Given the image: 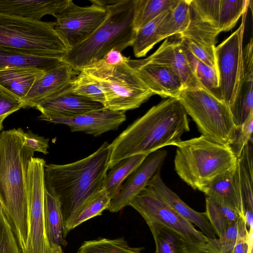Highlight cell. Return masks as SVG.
I'll return each instance as SVG.
<instances>
[{"instance_id": "52a82bcc", "label": "cell", "mask_w": 253, "mask_h": 253, "mask_svg": "<svg viewBox=\"0 0 253 253\" xmlns=\"http://www.w3.org/2000/svg\"><path fill=\"white\" fill-rule=\"evenodd\" d=\"M0 46L31 55L62 58L69 50L53 22L33 21L0 13Z\"/></svg>"}, {"instance_id": "cb8c5ba5", "label": "cell", "mask_w": 253, "mask_h": 253, "mask_svg": "<svg viewBox=\"0 0 253 253\" xmlns=\"http://www.w3.org/2000/svg\"><path fill=\"white\" fill-rule=\"evenodd\" d=\"M146 223L155 241V253H211L207 248L189 242L165 226L155 222Z\"/></svg>"}, {"instance_id": "d6986e66", "label": "cell", "mask_w": 253, "mask_h": 253, "mask_svg": "<svg viewBox=\"0 0 253 253\" xmlns=\"http://www.w3.org/2000/svg\"><path fill=\"white\" fill-rule=\"evenodd\" d=\"M79 73L63 61L36 81L23 99L26 107H35L42 101L65 90Z\"/></svg>"}, {"instance_id": "f1b7e54d", "label": "cell", "mask_w": 253, "mask_h": 253, "mask_svg": "<svg viewBox=\"0 0 253 253\" xmlns=\"http://www.w3.org/2000/svg\"><path fill=\"white\" fill-rule=\"evenodd\" d=\"M189 21L188 0H176L168 9L159 26V36L161 41L184 32L188 27Z\"/></svg>"}, {"instance_id": "7c38bea8", "label": "cell", "mask_w": 253, "mask_h": 253, "mask_svg": "<svg viewBox=\"0 0 253 253\" xmlns=\"http://www.w3.org/2000/svg\"><path fill=\"white\" fill-rule=\"evenodd\" d=\"M247 11L239 28L214 49L218 85L222 101L228 107L233 103L243 77V41Z\"/></svg>"}, {"instance_id": "bcb514c9", "label": "cell", "mask_w": 253, "mask_h": 253, "mask_svg": "<svg viewBox=\"0 0 253 253\" xmlns=\"http://www.w3.org/2000/svg\"><path fill=\"white\" fill-rule=\"evenodd\" d=\"M49 253H63L62 247L58 246H51Z\"/></svg>"}, {"instance_id": "e575fe53", "label": "cell", "mask_w": 253, "mask_h": 253, "mask_svg": "<svg viewBox=\"0 0 253 253\" xmlns=\"http://www.w3.org/2000/svg\"><path fill=\"white\" fill-rule=\"evenodd\" d=\"M167 10L161 13L136 32L132 45L136 57L145 56L156 44L161 41L159 36V26Z\"/></svg>"}, {"instance_id": "9a60e30c", "label": "cell", "mask_w": 253, "mask_h": 253, "mask_svg": "<svg viewBox=\"0 0 253 253\" xmlns=\"http://www.w3.org/2000/svg\"><path fill=\"white\" fill-rule=\"evenodd\" d=\"M127 62L154 94L177 98L184 89L179 77L167 66L151 62L147 58L131 59L128 57Z\"/></svg>"}, {"instance_id": "f6af8a7d", "label": "cell", "mask_w": 253, "mask_h": 253, "mask_svg": "<svg viewBox=\"0 0 253 253\" xmlns=\"http://www.w3.org/2000/svg\"><path fill=\"white\" fill-rule=\"evenodd\" d=\"M126 58L121 52L113 49L108 52L102 59L108 64L116 65L123 62Z\"/></svg>"}, {"instance_id": "74e56055", "label": "cell", "mask_w": 253, "mask_h": 253, "mask_svg": "<svg viewBox=\"0 0 253 253\" xmlns=\"http://www.w3.org/2000/svg\"><path fill=\"white\" fill-rule=\"evenodd\" d=\"M250 0H220L218 29L220 32L231 30L240 17L247 11Z\"/></svg>"}, {"instance_id": "3957f363", "label": "cell", "mask_w": 253, "mask_h": 253, "mask_svg": "<svg viewBox=\"0 0 253 253\" xmlns=\"http://www.w3.org/2000/svg\"><path fill=\"white\" fill-rule=\"evenodd\" d=\"M19 128L0 133V203L9 216L21 252L29 227L27 173L34 151L25 143Z\"/></svg>"}, {"instance_id": "4dcf8cb0", "label": "cell", "mask_w": 253, "mask_h": 253, "mask_svg": "<svg viewBox=\"0 0 253 253\" xmlns=\"http://www.w3.org/2000/svg\"><path fill=\"white\" fill-rule=\"evenodd\" d=\"M110 198L104 189H101L90 196L78 211L65 224V234L86 220L101 215L107 210Z\"/></svg>"}, {"instance_id": "d590c367", "label": "cell", "mask_w": 253, "mask_h": 253, "mask_svg": "<svg viewBox=\"0 0 253 253\" xmlns=\"http://www.w3.org/2000/svg\"><path fill=\"white\" fill-rule=\"evenodd\" d=\"M142 249L130 247L123 238H100L84 242L77 253H141Z\"/></svg>"}, {"instance_id": "60d3db41", "label": "cell", "mask_w": 253, "mask_h": 253, "mask_svg": "<svg viewBox=\"0 0 253 253\" xmlns=\"http://www.w3.org/2000/svg\"><path fill=\"white\" fill-rule=\"evenodd\" d=\"M25 107L23 99L0 86V121H3L12 113Z\"/></svg>"}, {"instance_id": "8fae6325", "label": "cell", "mask_w": 253, "mask_h": 253, "mask_svg": "<svg viewBox=\"0 0 253 253\" xmlns=\"http://www.w3.org/2000/svg\"><path fill=\"white\" fill-rule=\"evenodd\" d=\"M146 223L155 222L176 231L189 242L218 253L214 239L208 238L188 221L145 188L129 203ZM216 239V238H215Z\"/></svg>"}, {"instance_id": "30bf717a", "label": "cell", "mask_w": 253, "mask_h": 253, "mask_svg": "<svg viewBox=\"0 0 253 253\" xmlns=\"http://www.w3.org/2000/svg\"><path fill=\"white\" fill-rule=\"evenodd\" d=\"M45 165L43 159L34 157L29 164L27 173L29 227L22 253H49L50 250L44 217Z\"/></svg>"}, {"instance_id": "7dc6e473", "label": "cell", "mask_w": 253, "mask_h": 253, "mask_svg": "<svg viewBox=\"0 0 253 253\" xmlns=\"http://www.w3.org/2000/svg\"><path fill=\"white\" fill-rule=\"evenodd\" d=\"M2 123H3V121H0V131L3 127Z\"/></svg>"}, {"instance_id": "7402d4cb", "label": "cell", "mask_w": 253, "mask_h": 253, "mask_svg": "<svg viewBox=\"0 0 253 253\" xmlns=\"http://www.w3.org/2000/svg\"><path fill=\"white\" fill-rule=\"evenodd\" d=\"M201 191L207 197L230 207L244 217L237 162L233 169L217 177Z\"/></svg>"}, {"instance_id": "2e32d148", "label": "cell", "mask_w": 253, "mask_h": 253, "mask_svg": "<svg viewBox=\"0 0 253 253\" xmlns=\"http://www.w3.org/2000/svg\"><path fill=\"white\" fill-rule=\"evenodd\" d=\"M125 112L104 108L70 119L51 118L42 120L65 125L72 132H83L98 136L109 131L117 130L126 119Z\"/></svg>"}, {"instance_id": "277c9868", "label": "cell", "mask_w": 253, "mask_h": 253, "mask_svg": "<svg viewBox=\"0 0 253 253\" xmlns=\"http://www.w3.org/2000/svg\"><path fill=\"white\" fill-rule=\"evenodd\" d=\"M133 0L111 1L109 14L86 41L69 50L62 61L80 71L99 60L111 50L121 52L132 46L135 35L132 26Z\"/></svg>"}, {"instance_id": "f35d334b", "label": "cell", "mask_w": 253, "mask_h": 253, "mask_svg": "<svg viewBox=\"0 0 253 253\" xmlns=\"http://www.w3.org/2000/svg\"><path fill=\"white\" fill-rule=\"evenodd\" d=\"M0 253H22L11 220L0 203Z\"/></svg>"}, {"instance_id": "d6a6232c", "label": "cell", "mask_w": 253, "mask_h": 253, "mask_svg": "<svg viewBox=\"0 0 253 253\" xmlns=\"http://www.w3.org/2000/svg\"><path fill=\"white\" fill-rule=\"evenodd\" d=\"M206 214L215 233L219 237L234 222L242 217L235 211L206 197Z\"/></svg>"}, {"instance_id": "d4e9b609", "label": "cell", "mask_w": 253, "mask_h": 253, "mask_svg": "<svg viewBox=\"0 0 253 253\" xmlns=\"http://www.w3.org/2000/svg\"><path fill=\"white\" fill-rule=\"evenodd\" d=\"M46 72L34 67L0 68V86L24 99L37 80Z\"/></svg>"}, {"instance_id": "4fadbf2b", "label": "cell", "mask_w": 253, "mask_h": 253, "mask_svg": "<svg viewBox=\"0 0 253 253\" xmlns=\"http://www.w3.org/2000/svg\"><path fill=\"white\" fill-rule=\"evenodd\" d=\"M190 21L177 37L191 42L214 54L218 29L220 0H188Z\"/></svg>"}, {"instance_id": "83f0119b", "label": "cell", "mask_w": 253, "mask_h": 253, "mask_svg": "<svg viewBox=\"0 0 253 253\" xmlns=\"http://www.w3.org/2000/svg\"><path fill=\"white\" fill-rule=\"evenodd\" d=\"M62 62V59L60 58L31 55L16 49L0 46V68L34 67L47 72Z\"/></svg>"}, {"instance_id": "4316f807", "label": "cell", "mask_w": 253, "mask_h": 253, "mask_svg": "<svg viewBox=\"0 0 253 253\" xmlns=\"http://www.w3.org/2000/svg\"><path fill=\"white\" fill-rule=\"evenodd\" d=\"M44 217L46 236L50 247L58 246L62 247L66 246V235L60 202L46 189L44 194Z\"/></svg>"}, {"instance_id": "5b68a950", "label": "cell", "mask_w": 253, "mask_h": 253, "mask_svg": "<svg viewBox=\"0 0 253 253\" xmlns=\"http://www.w3.org/2000/svg\"><path fill=\"white\" fill-rule=\"evenodd\" d=\"M175 170L179 177L200 191L219 175L233 169L238 158L228 145L201 135L175 145Z\"/></svg>"}, {"instance_id": "484cf974", "label": "cell", "mask_w": 253, "mask_h": 253, "mask_svg": "<svg viewBox=\"0 0 253 253\" xmlns=\"http://www.w3.org/2000/svg\"><path fill=\"white\" fill-rule=\"evenodd\" d=\"M244 218L248 229L253 228V148L252 140L244 147L237 159Z\"/></svg>"}, {"instance_id": "6da1fadb", "label": "cell", "mask_w": 253, "mask_h": 253, "mask_svg": "<svg viewBox=\"0 0 253 253\" xmlns=\"http://www.w3.org/2000/svg\"><path fill=\"white\" fill-rule=\"evenodd\" d=\"M189 129L188 115L181 103L177 98H168L152 107L111 143L109 169L130 156L175 146Z\"/></svg>"}, {"instance_id": "c3c4849f", "label": "cell", "mask_w": 253, "mask_h": 253, "mask_svg": "<svg viewBox=\"0 0 253 253\" xmlns=\"http://www.w3.org/2000/svg\"><path fill=\"white\" fill-rule=\"evenodd\" d=\"M249 253H253V251L250 252Z\"/></svg>"}, {"instance_id": "7a4b0ae2", "label": "cell", "mask_w": 253, "mask_h": 253, "mask_svg": "<svg viewBox=\"0 0 253 253\" xmlns=\"http://www.w3.org/2000/svg\"><path fill=\"white\" fill-rule=\"evenodd\" d=\"M111 151V143L106 141L79 161L64 165L45 164V188L60 202L64 226L84 202L102 189L109 170Z\"/></svg>"}, {"instance_id": "ba28073f", "label": "cell", "mask_w": 253, "mask_h": 253, "mask_svg": "<svg viewBox=\"0 0 253 253\" xmlns=\"http://www.w3.org/2000/svg\"><path fill=\"white\" fill-rule=\"evenodd\" d=\"M177 99L208 139L229 145L237 127L229 107L202 87L183 89Z\"/></svg>"}, {"instance_id": "ee69618b", "label": "cell", "mask_w": 253, "mask_h": 253, "mask_svg": "<svg viewBox=\"0 0 253 253\" xmlns=\"http://www.w3.org/2000/svg\"><path fill=\"white\" fill-rule=\"evenodd\" d=\"M25 143L34 152L37 151L44 154H48L49 139L34 134L31 131L23 132Z\"/></svg>"}, {"instance_id": "ffe728a7", "label": "cell", "mask_w": 253, "mask_h": 253, "mask_svg": "<svg viewBox=\"0 0 253 253\" xmlns=\"http://www.w3.org/2000/svg\"><path fill=\"white\" fill-rule=\"evenodd\" d=\"M149 61L172 70L180 78L184 89L202 87L193 74L180 40L166 38L159 47L146 58Z\"/></svg>"}, {"instance_id": "8992f818", "label": "cell", "mask_w": 253, "mask_h": 253, "mask_svg": "<svg viewBox=\"0 0 253 253\" xmlns=\"http://www.w3.org/2000/svg\"><path fill=\"white\" fill-rule=\"evenodd\" d=\"M127 58L116 65L101 59L80 70L102 86L105 109L126 112L138 108L154 95L129 65Z\"/></svg>"}, {"instance_id": "5bb4252c", "label": "cell", "mask_w": 253, "mask_h": 253, "mask_svg": "<svg viewBox=\"0 0 253 253\" xmlns=\"http://www.w3.org/2000/svg\"><path fill=\"white\" fill-rule=\"evenodd\" d=\"M167 155V152L162 149L149 154L122 183L117 195L110 200L107 210L116 212L128 206L129 202L146 187L150 179L160 170Z\"/></svg>"}, {"instance_id": "7bdbcfd3", "label": "cell", "mask_w": 253, "mask_h": 253, "mask_svg": "<svg viewBox=\"0 0 253 253\" xmlns=\"http://www.w3.org/2000/svg\"><path fill=\"white\" fill-rule=\"evenodd\" d=\"M237 222L232 223L218 238L215 239L218 253H232L238 235Z\"/></svg>"}, {"instance_id": "e0dca14e", "label": "cell", "mask_w": 253, "mask_h": 253, "mask_svg": "<svg viewBox=\"0 0 253 253\" xmlns=\"http://www.w3.org/2000/svg\"><path fill=\"white\" fill-rule=\"evenodd\" d=\"M44 118L70 119L90 112L105 108L98 102L94 101L72 93L69 87L59 94L46 99L35 107Z\"/></svg>"}, {"instance_id": "ac0fdd59", "label": "cell", "mask_w": 253, "mask_h": 253, "mask_svg": "<svg viewBox=\"0 0 253 253\" xmlns=\"http://www.w3.org/2000/svg\"><path fill=\"white\" fill-rule=\"evenodd\" d=\"M145 188L182 217L198 226L208 238H216L205 212L197 211L184 203L164 183L160 170L150 179Z\"/></svg>"}, {"instance_id": "1f68e13d", "label": "cell", "mask_w": 253, "mask_h": 253, "mask_svg": "<svg viewBox=\"0 0 253 253\" xmlns=\"http://www.w3.org/2000/svg\"><path fill=\"white\" fill-rule=\"evenodd\" d=\"M181 42L191 69L201 86L216 98L223 102L216 70L195 57L188 47Z\"/></svg>"}, {"instance_id": "8d00e7d4", "label": "cell", "mask_w": 253, "mask_h": 253, "mask_svg": "<svg viewBox=\"0 0 253 253\" xmlns=\"http://www.w3.org/2000/svg\"><path fill=\"white\" fill-rule=\"evenodd\" d=\"M69 90L73 93L104 105L105 95L102 86L95 79L83 71H80L72 81Z\"/></svg>"}, {"instance_id": "603a6c76", "label": "cell", "mask_w": 253, "mask_h": 253, "mask_svg": "<svg viewBox=\"0 0 253 253\" xmlns=\"http://www.w3.org/2000/svg\"><path fill=\"white\" fill-rule=\"evenodd\" d=\"M68 0H0V13L40 21L46 15L53 16Z\"/></svg>"}, {"instance_id": "836d02e7", "label": "cell", "mask_w": 253, "mask_h": 253, "mask_svg": "<svg viewBox=\"0 0 253 253\" xmlns=\"http://www.w3.org/2000/svg\"><path fill=\"white\" fill-rule=\"evenodd\" d=\"M175 1L176 0H133L132 26L135 32Z\"/></svg>"}, {"instance_id": "b9f144b4", "label": "cell", "mask_w": 253, "mask_h": 253, "mask_svg": "<svg viewBox=\"0 0 253 253\" xmlns=\"http://www.w3.org/2000/svg\"><path fill=\"white\" fill-rule=\"evenodd\" d=\"M238 235L232 253H249L253 251V232H249L245 220L240 217L238 220Z\"/></svg>"}, {"instance_id": "ab89813d", "label": "cell", "mask_w": 253, "mask_h": 253, "mask_svg": "<svg viewBox=\"0 0 253 253\" xmlns=\"http://www.w3.org/2000/svg\"><path fill=\"white\" fill-rule=\"evenodd\" d=\"M253 129V115L237 127L233 139L228 146L237 158L241 156L246 145L252 140Z\"/></svg>"}, {"instance_id": "9c48e42d", "label": "cell", "mask_w": 253, "mask_h": 253, "mask_svg": "<svg viewBox=\"0 0 253 253\" xmlns=\"http://www.w3.org/2000/svg\"><path fill=\"white\" fill-rule=\"evenodd\" d=\"M86 6L72 0L54 15L53 28L69 50L88 39L107 19L109 10L101 1L91 0Z\"/></svg>"}, {"instance_id": "f546056e", "label": "cell", "mask_w": 253, "mask_h": 253, "mask_svg": "<svg viewBox=\"0 0 253 253\" xmlns=\"http://www.w3.org/2000/svg\"><path fill=\"white\" fill-rule=\"evenodd\" d=\"M148 155L141 154L130 156L122 160L106 173L102 186L111 199L115 197L128 175L145 160Z\"/></svg>"}, {"instance_id": "44dd1931", "label": "cell", "mask_w": 253, "mask_h": 253, "mask_svg": "<svg viewBox=\"0 0 253 253\" xmlns=\"http://www.w3.org/2000/svg\"><path fill=\"white\" fill-rule=\"evenodd\" d=\"M253 42L243 49V77L233 104L229 107L234 125L240 126L253 115Z\"/></svg>"}]
</instances>
